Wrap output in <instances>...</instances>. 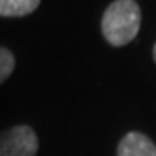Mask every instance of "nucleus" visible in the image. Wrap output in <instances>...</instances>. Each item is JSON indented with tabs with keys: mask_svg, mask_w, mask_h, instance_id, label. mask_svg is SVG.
<instances>
[{
	"mask_svg": "<svg viewBox=\"0 0 156 156\" xmlns=\"http://www.w3.org/2000/svg\"><path fill=\"white\" fill-rule=\"evenodd\" d=\"M102 35L115 47L127 45L140 28V9L134 0H115L102 16Z\"/></svg>",
	"mask_w": 156,
	"mask_h": 156,
	"instance_id": "obj_1",
	"label": "nucleus"
},
{
	"mask_svg": "<svg viewBox=\"0 0 156 156\" xmlns=\"http://www.w3.org/2000/svg\"><path fill=\"white\" fill-rule=\"evenodd\" d=\"M38 139L28 125H17L0 134V156H35Z\"/></svg>",
	"mask_w": 156,
	"mask_h": 156,
	"instance_id": "obj_2",
	"label": "nucleus"
},
{
	"mask_svg": "<svg viewBox=\"0 0 156 156\" xmlns=\"http://www.w3.org/2000/svg\"><path fill=\"white\" fill-rule=\"evenodd\" d=\"M118 156H156V146L144 134L130 132L120 140Z\"/></svg>",
	"mask_w": 156,
	"mask_h": 156,
	"instance_id": "obj_3",
	"label": "nucleus"
},
{
	"mask_svg": "<svg viewBox=\"0 0 156 156\" xmlns=\"http://www.w3.org/2000/svg\"><path fill=\"white\" fill-rule=\"evenodd\" d=\"M40 5V0H0V16L21 17L28 16Z\"/></svg>",
	"mask_w": 156,
	"mask_h": 156,
	"instance_id": "obj_4",
	"label": "nucleus"
},
{
	"mask_svg": "<svg viewBox=\"0 0 156 156\" xmlns=\"http://www.w3.org/2000/svg\"><path fill=\"white\" fill-rule=\"evenodd\" d=\"M14 56H12L11 50L4 49V47H0V83L2 82H5L7 78L11 76L12 69H14Z\"/></svg>",
	"mask_w": 156,
	"mask_h": 156,
	"instance_id": "obj_5",
	"label": "nucleus"
},
{
	"mask_svg": "<svg viewBox=\"0 0 156 156\" xmlns=\"http://www.w3.org/2000/svg\"><path fill=\"white\" fill-rule=\"evenodd\" d=\"M153 56H154V61H156V44H154V49H153Z\"/></svg>",
	"mask_w": 156,
	"mask_h": 156,
	"instance_id": "obj_6",
	"label": "nucleus"
}]
</instances>
